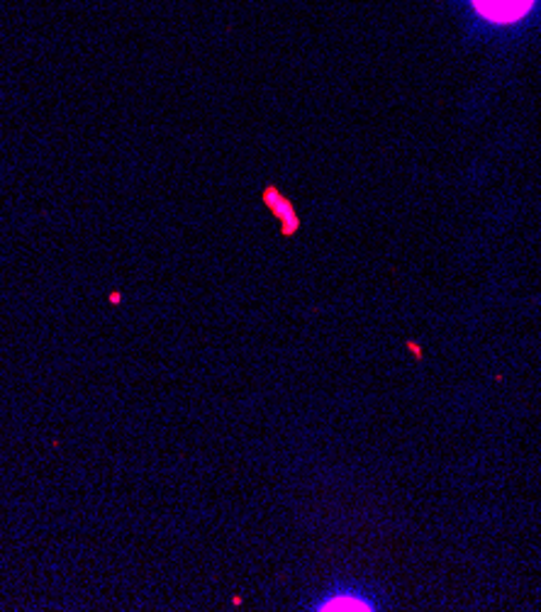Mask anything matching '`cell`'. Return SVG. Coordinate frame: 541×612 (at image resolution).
Instances as JSON below:
<instances>
[{
	"label": "cell",
	"instance_id": "1",
	"mask_svg": "<svg viewBox=\"0 0 541 612\" xmlns=\"http://www.w3.org/2000/svg\"><path fill=\"white\" fill-rule=\"evenodd\" d=\"M313 610H323V612H364V610H378V598L366 590L361 584H335L329 586L323 596H319Z\"/></svg>",
	"mask_w": 541,
	"mask_h": 612
},
{
	"label": "cell",
	"instance_id": "2",
	"mask_svg": "<svg viewBox=\"0 0 541 612\" xmlns=\"http://www.w3.org/2000/svg\"><path fill=\"white\" fill-rule=\"evenodd\" d=\"M468 3L490 25H515L532 13L537 0H468Z\"/></svg>",
	"mask_w": 541,
	"mask_h": 612
}]
</instances>
